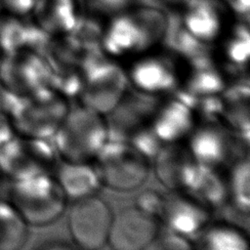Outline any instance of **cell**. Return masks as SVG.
Returning <instances> with one entry per match:
<instances>
[{
	"label": "cell",
	"instance_id": "obj_1",
	"mask_svg": "<svg viewBox=\"0 0 250 250\" xmlns=\"http://www.w3.org/2000/svg\"><path fill=\"white\" fill-rule=\"evenodd\" d=\"M54 135L55 148L65 161L89 162L108 140V129L100 112L84 105L66 111Z\"/></svg>",
	"mask_w": 250,
	"mask_h": 250
},
{
	"label": "cell",
	"instance_id": "obj_2",
	"mask_svg": "<svg viewBox=\"0 0 250 250\" xmlns=\"http://www.w3.org/2000/svg\"><path fill=\"white\" fill-rule=\"evenodd\" d=\"M4 199L18 211L28 226H44L59 218L66 196L49 173L9 180Z\"/></svg>",
	"mask_w": 250,
	"mask_h": 250
},
{
	"label": "cell",
	"instance_id": "obj_3",
	"mask_svg": "<svg viewBox=\"0 0 250 250\" xmlns=\"http://www.w3.org/2000/svg\"><path fill=\"white\" fill-rule=\"evenodd\" d=\"M96 160L102 183L114 189L136 188L148 175V158L127 141H106Z\"/></svg>",
	"mask_w": 250,
	"mask_h": 250
},
{
	"label": "cell",
	"instance_id": "obj_4",
	"mask_svg": "<svg viewBox=\"0 0 250 250\" xmlns=\"http://www.w3.org/2000/svg\"><path fill=\"white\" fill-rule=\"evenodd\" d=\"M56 152L45 138L16 135L0 146V173L10 180L48 173L56 164Z\"/></svg>",
	"mask_w": 250,
	"mask_h": 250
},
{
	"label": "cell",
	"instance_id": "obj_5",
	"mask_svg": "<svg viewBox=\"0 0 250 250\" xmlns=\"http://www.w3.org/2000/svg\"><path fill=\"white\" fill-rule=\"evenodd\" d=\"M49 64L25 48L3 53L0 58V88L16 94L29 95L46 88Z\"/></svg>",
	"mask_w": 250,
	"mask_h": 250
},
{
	"label": "cell",
	"instance_id": "obj_6",
	"mask_svg": "<svg viewBox=\"0 0 250 250\" xmlns=\"http://www.w3.org/2000/svg\"><path fill=\"white\" fill-rule=\"evenodd\" d=\"M112 215L107 204L94 195L77 199L68 215L73 241L84 249H98L107 242Z\"/></svg>",
	"mask_w": 250,
	"mask_h": 250
},
{
	"label": "cell",
	"instance_id": "obj_7",
	"mask_svg": "<svg viewBox=\"0 0 250 250\" xmlns=\"http://www.w3.org/2000/svg\"><path fill=\"white\" fill-rule=\"evenodd\" d=\"M157 233L154 216L137 206L128 207L112 217L107 242L118 250H140L148 247Z\"/></svg>",
	"mask_w": 250,
	"mask_h": 250
},
{
	"label": "cell",
	"instance_id": "obj_8",
	"mask_svg": "<svg viewBox=\"0 0 250 250\" xmlns=\"http://www.w3.org/2000/svg\"><path fill=\"white\" fill-rule=\"evenodd\" d=\"M154 157L156 174L162 184L178 192L188 193L202 167L194 159L188 147L177 143L167 144Z\"/></svg>",
	"mask_w": 250,
	"mask_h": 250
},
{
	"label": "cell",
	"instance_id": "obj_9",
	"mask_svg": "<svg viewBox=\"0 0 250 250\" xmlns=\"http://www.w3.org/2000/svg\"><path fill=\"white\" fill-rule=\"evenodd\" d=\"M159 216L171 230L184 236L198 233L209 220L208 207L184 192L163 197Z\"/></svg>",
	"mask_w": 250,
	"mask_h": 250
},
{
	"label": "cell",
	"instance_id": "obj_10",
	"mask_svg": "<svg viewBox=\"0 0 250 250\" xmlns=\"http://www.w3.org/2000/svg\"><path fill=\"white\" fill-rule=\"evenodd\" d=\"M125 80L122 72L116 67L105 64L89 71L85 86V105L102 113L110 110L124 89Z\"/></svg>",
	"mask_w": 250,
	"mask_h": 250
},
{
	"label": "cell",
	"instance_id": "obj_11",
	"mask_svg": "<svg viewBox=\"0 0 250 250\" xmlns=\"http://www.w3.org/2000/svg\"><path fill=\"white\" fill-rule=\"evenodd\" d=\"M130 79L146 94H159L174 89L179 83V73L167 58L149 57L137 62L130 70Z\"/></svg>",
	"mask_w": 250,
	"mask_h": 250
},
{
	"label": "cell",
	"instance_id": "obj_12",
	"mask_svg": "<svg viewBox=\"0 0 250 250\" xmlns=\"http://www.w3.org/2000/svg\"><path fill=\"white\" fill-rule=\"evenodd\" d=\"M194 124L189 105L182 101H170L156 110L151 128L161 143H177L189 133Z\"/></svg>",
	"mask_w": 250,
	"mask_h": 250
},
{
	"label": "cell",
	"instance_id": "obj_13",
	"mask_svg": "<svg viewBox=\"0 0 250 250\" xmlns=\"http://www.w3.org/2000/svg\"><path fill=\"white\" fill-rule=\"evenodd\" d=\"M188 147L200 165L216 169L229 158L230 141L215 125H206L192 133Z\"/></svg>",
	"mask_w": 250,
	"mask_h": 250
},
{
	"label": "cell",
	"instance_id": "obj_14",
	"mask_svg": "<svg viewBox=\"0 0 250 250\" xmlns=\"http://www.w3.org/2000/svg\"><path fill=\"white\" fill-rule=\"evenodd\" d=\"M55 178L66 198L75 200L94 195L102 185L97 168L88 162L65 161L58 166Z\"/></svg>",
	"mask_w": 250,
	"mask_h": 250
},
{
	"label": "cell",
	"instance_id": "obj_15",
	"mask_svg": "<svg viewBox=\"0 0 250 250\" xmlns=\"http://www.w3.org/2000/svg\"><path fill=\"white\" fill-rule=\"evenodd\" d=\"M27 236L28 225L10 202L0 198V250L22 247Z\"/></svg>",
	"mask_w": 250,
	"mask_h": 250
},
{
	"label": "cell",
	"instance_id": "obj_16",
	"mask_svg": "<svg viewBox=\"0 0 250 250\" xmlns=\"http://www.w3.org/2000/svg\"><path fill=\"white\" fill-rule=\"evenodd\" d=\"M187 194L194 197L206 207L220 206L229 198L227 181L220 178L215 169L202 166L198 178Z\"/></svg>",
	"mask_w": 250,
	"mask_h": 250
},
{
	"label": "cell",
	"instance_id": "obj_17",
	"mask_svg": "<svg viewBox=\"0 0 250 250\" xmlns=\"http://www.w3.org/2000/svg\"><path fill=\"white\" fill-rule=\"evenodd\" d=\"M203 247L215 250H248V238L234 226L217 224L207 229L201 235Z\"/></svg>",
	"mask_w": 250,
	"mask_h": 250
},
{
	"label": "cell",
	"instance_id": "obj_18",
	"mask_svg": "<svg viewBox=\"0 0 250 250\" xmlns=\"http://www.w3.org/2000/svg\"><path fill=\"white\" fill-rule=\"evenodd\" d=\"M228 196L233 205L241 212L249 210V162L247 159L240 160L234 164L229 180H227Z\"/></svg>",
	"mask_w": 250,
	"mask_h": 250
},
{
	"label": "cell",
	"instance_id": "obj_19",
	"mask_svg": "<svg viewBox=\"0 0 250 250\" xmlns=\"http://www.w3.org/2000/svg\"><path fill=\"white\" fill-rule=\"evenodd\" d=\"M189 87L193 95H213L223 88V80L218 72L204 66L191 76Z\"/></svg>",
	"mask_w": 250,
	"mask_h": 250
},
{
	"label": "cell",
	"instance_id": "obj_20",
	"mask_svg": "<svg viewBox=\"0 0 250 250\" xmlns=\"http://www.w3.org/2000/svg\"><path fill=\"white\" fill-rule=\"evenodd\" d=\"M152 243L155 244L154 247L164 249H190L192 247L186 236L173 230L161 235H158L157 233L151 244Z\"/></svg>",
	"mask_w": 250,
	"mask_h": 250
},
{
	"label": "cell",
	"instance_id": "obj_21",
	"mask_svg": "<svg viewBox=\"0 0 250 250\" xmlns=\"http://www.w3.org/2000/svg\"><path fill=\"white\" fill-rule=\"evenodd\" d=\"M163 197L152 190L144 191L137 198V207L151 216H159L162 208Z\"/></svg>",
	"mask_w": 250,
	"mask_h": 250
},
{
	"label": "cell",
	"instance_id": "obj_22",
	"mask_svg": "<svg viewBox=\"0 0 250 250\" xmlns=\"http://www.w3.org/2000/svg\"><path fill=\"white\" fill-rule=\"evenodd\" d=\"M38 0H0V4L11 15L23 16L29 13Z\"/></svg>",
	"mask_w": 250,
	"mask_h": 250
},
{
	"label": "cell",
	"instance_id": "obj_23",
	"mask_svg": "<svg viewBox=\"0 0 250 250\" xmlns=\"http://www.w3.org/2000/svg\"><path fill=\"white\" fill-rule=\"evenodd\" d=\"M17 135L9 117L0 109V146L8 143Z\"/></svg>",
	"mask_w": 250,
	"mask_h": 250
},
{
	"label": "cell",
	"instance_id": "obj_24",
	"mask_svg": "<svg viewBox=\"0 0 250 250\" xmlns=\"http://www.w3.org/2000/svg\"><path fill=\"white\" fill-rule=\"evenodd\" d=\"M1 56H2V55H1V51H0V58H1Z\"/></svg>",
	"mask_w": 250,
	"mask_h": 250
}]
</instances>
